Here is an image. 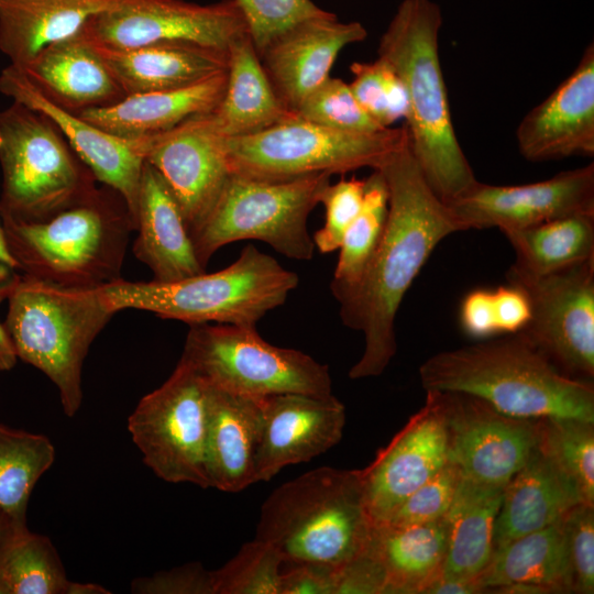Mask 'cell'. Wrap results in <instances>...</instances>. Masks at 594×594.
Wrapping results in <instances>:
<instances>
[{"label":"cell","mask_w":594,"mask_h":594,"mask_svg":"<svg viewBox=\"0 0 594 594\" xmlns=\"http://www.w3.org/2000/svg\"><path fill=\"white\" fill-rule=\"evenodd\" d=\"M377 170L388 191L387 218L369 267L356 288L341 299L340 318L364 336V350L351 380L381 375L396 354L395 321L410 285L436 246L464 231L428 185L408 143Z\"/></svg>","instance_id":"1"},{"label":"cell","mask_w":594,"mask_h":594,"mask_svg":"<svg viewBox=\"0 0 594 594\" xmlns=\"http://www.w3.org/2000/svg\"><path fill=\"white\" fill-rule=\"evenodd\" d=\"M443 18L432 0H403L380 38L377 57L404 82L409 148L446 204L477 182L454 131L439 55Z\"/></svg>","instance_id":"2"},{"label":"cell","mask_w":594,"mask_h":594,"mask_svg":"<svg viewBox=\"0 0 594 594\" xmlns=\"http://www.w3.org/2000/svg\"><path fill=\"white\" fill-rule=\"evenodd\" d=\"M425 391L462 393L517 418L594 422V388L561 372L522 334L441 351L419 367Z\"/></svg>","instance_id":"3"},{"label":"cell","mask_w":594,"mask_h":594,"mask_svg":"<svg viewBox=\"0 0 594 594\" xmlns=\"http://www.w3.org/2000/svg\"><path fill=\"white\" fill-rule=\"evenodd\" d=\"M22 275L67 287L98 288L122 278L135 222L122 197L106 186L42 221L1 218Z\"/></svg>","instance_id":"4"},{"label":"cell","mask_w":594,"mask_h":594,"mask_svg":"<svg viewBox=\"0 0 594 594\" xmlns=\"http://www.w3.org/2000/svg\"><path fill=\"white\" fill-rule=\"evenodd\" d=\"M372 527L360 470L321 466L270 494L255 538L284 563L338 568L365 551Z\"/></svg>","instance_id":"5"},{"label":"cell","mask_w":594,"mask_h":594,"mask_svg":"<svg viewBox=\"0 0 594 594\" xmlns=\"http://www.w3.org/2000/svg\"><path fill=\"white\" fill-rule=\"evenodd\" d=\"M4 329L15 355L43 372L74 417L82 393L88 351L116 311L102 287L78 288L22 275L8 296Z\"/></svg>","instance_id":"6"},{"label":"cell","mask_w":594,"mask_h":594,"mask_svg":"<svg viewBox=\"0 0 594 594\" xmlns=\"http://www.w3.org/2000/svg\"><path fill=\"white\" fill-rule=\"evenodd\" d=\"M298 283L296 273L256 246L246 245L231 265L213 273L173 282L121 278L102 286V292L116 312L144 310L189 326L256 327L267 312L285 304Z\"/></svg>","instance_id":"7"},{"label":"cell","mask_w":594,"mask_h":594,"mask_svg":"<svg viewBox=\"0 0 594 594\" xmlns=\"http://www.w3.org/2000/svg\"><path fill=\"white\" fill-rule=\"evenodd\" d=\"M0 218L42 221L91 196L96 178L44 114L0 110Z\"/></svg>","instance_id":"8"},{"label":"cell","mask_w":594,"mask_h":594,"mask_svg":"<svg viewBox=\"0 0 594 594\" xmlns=\"http://www.w3.org/2000/svg\"><path fill=\"white\" fill-rule=\"evenodd\" d=\"M408 143L406 127L372 133L330 129L296 114L263 131L228 138L226 158L233 175L268 182L359 168L378 169Z\"/></svg>","instance_id":"9"},{"label":"cell","mask_w":594,"mask_h":594,"mask_svg":"<svg viewBox=\"0 0 594 594\" xmlns=\"http://www.w3.org/2000/svg\"><path fill=\"white\" fill-rule=\"evenodd\" d=\"M330 177L321 173L268 182L231 174L209 213L189 233L201 266L220 248L249 239L286 257L311 260L316 246L307 221Z\"/></svg>","instance_id":"10"},{"label":"cell","mask_w":594,"mask_h":594,"mask_svg":"<svg viewBox=\"0 0 594 594\" xmlns=\"http://www.w3.org/2000/svg\"><path fill=\"white\" fill-rule=\"evenodd\" d=\"M180 361L209 384L253 398L332 395L327 365L301 351L268 343L255 327L191 324Z\"/></svg>","instance_id":"11"},{"label":"cell","mask_w":594,"mask_h":594,"mask_svg":"<svg viewBox=\"0 0 594 594\" xmlns=\"http://www.w3.org/2000/svg\"><path fill=\"white\" fill-rule=\"evenodd\" d=\"M208 384L180 361L170 376L144 395L128 418L145 465L168 483L209 487L206 471Z\"/></svg>","instance_id":"12"},{"label":"cell","mask_w":594,"mask_h":594,"mask_svg":"<svg viewBox=\"0 0 594 594\" xmlns=\"http://www.w3.org/2000/svg\"><path fill=\"white\" fill-rule=\"evenodd\" d=\"M506 279L519 286L530 302V319L518 333L561 372L590 382L594 377V258L541 276L510 266Z\"/></svg>","instance_id":"13"},{"label":"cell","mask_w":594,"mask_h":594,"mask_svg":"<svg viewBox=\"0 0 594 594\" xmlns=\"http://www.w3.org/2000/svg\"><path fill=\"white\" fill-rule=\"evenodd\" d=\"M85 29L96 42L131 48L158 42H190L228 50L250 34L237 0L199 4L186 0H122L92 18Z\"/></svg>","instance_id":"14"},{"label":"cell","mask_w":594,"mask_h":594,"mask_svg":"<svg viewBox=\"0 0 594 594\" xmlns=\"http://www.w3.org/2000/svg\"><path fill=\"white\" fill-rule=\"evenodd\" d=\"M425 405L360 470L373 526L385 524L402 503L448 462L444 392L426 391Z\"/></svg>","instance_id":"15"},{"label":"cell","mask_w":594,"mask_h":594,"mask_svg":"<svg viewBox=\"0 0 594 594\" xmlns=\"http://www.w3.org/2000/svg\"><path fill=\"white\" fill-rule=\"evenodd\" d=\"M448 461L461 477L504 487L538 444V419L504 415L485 402L444 392Z\"/></svg>","instance_id":"16"},{"label":"cell","mask_w":594,"mask_h":594,"mask_svg":"<svg viewBox=\"0 0 594 594\" xmlns=\"http://www.w3.org/2000/svg\"><path fill=\"white\" fill-rule=\"evenodd\" d=\"M463 227L524 229L575 213H594V164L551 178L512 186L475 182L447 204Z\"/></svg>","instance_id":"17"},{"label":"cell","mask_w":594,"mask_h":594,"mask_svg":"<svg viewBox=\"0 0 594 594\" xmlns=\"http://www.w3.org/2000/svg\"><path fill=\"white\" fill-rule=\"evenodd\" d=\"M0 92L47 117L96 180L122 197L135 222L142 169L154 135L123 139L91 124L50 101L12 64L0 73Z\"/></svg>","instance_id":"18"},{"label":"cell","mask_w":594,"mask_h":594,"mask_svg":"<svg viewBox=\"0 0 594 594\" xmlns=\"http://www.w3.org/2000/svg\"><path fill=\"white\" fill-rule=\"evenodd\" d=\"M211 112L154 135L146 154V162L178 202L189 233L209 213L231 175L224 151L227 138Z\"/></svg>","instance_id":"19"},{"label":"cell","mask_w":594,"mask_h":594,"mask_svg":"<svg viewBox=\"0 0 594 594\" xmlns=\"http://www.w3.org/2000/svg\"><path fill=\"white\" fill-rule=\"evenodd\" d=\"M262 430L255 482L268 481L283 468L309 461L340 442L344 405L332 394L284 393L262 398Z\"/></svg>","instance_id":"20"},{"label":"cell","mask_w":594,"mask_h":594,"mask_svg":"<svg viewBox=\"0 0 594 594\" xmlns=\"http://www.w3.org/2000/svg\"><path fill=\"white\" fill-rule=\"evenodd\" d=\"M520 155L534 163L594 156V43L574 70L516 129Z\"/></svg>","instance_id":"21"},{"label":"cell","mask_w":594,"mask_h":594,"mask_svg":"<svg viewBox=\"0 0 594 594\" xmlns=\"http://www.w3.org/2000/svg\"><path fill=\"white\" fill-rule=\"evenodd\" d=\"M366 36L367 30L361 22H342L330 12L293 25L258 55L279 99L295 112L330 77L339 53Z\"/></svg>","instance_id":"22"},{"label":"cell","mask_w":594,"mask_h":594,"mask_svg":"<svg viewBox=\"0 0 594 594\" xmlns=\"http://www.w3.org/2000/svg\"><path fill=\"white\" fill-rule=\"evenodd\" d=\"M89 40L125 97L188 87L228 69V50L190 42L113 48Z\"/></svg>","instance_id":"23"},{"label":"cell","mask_w":594,"mask_h":594,"mask_svg":"<svg viewBox=\"0 0 594 594\" xmlns=\"http://www.w3.org/2000/svg\"><path fill=\"white\" fill-rule=\"evenodd\" d=\"M20 68L44 97L74 113L111 106L125 97L94 48L85 26L46 46Z\"/></svg>","instance_id":"24"},{"label":"cell","mask_w":594,"mask_h":594,"mask_svg":"<svg viewBox=\"0 0 594 594\" xmlns=\"http://www.w3.org/2000/svg\"><path fill=\"white\" fill-rule=\"evenodd\" d=\"M133 253L153 280L173 282L204 273L183 212L160 173L145 161L138 197Z\"/></svg>","instance_id":"25"},{"label":"cell","mask_w":594,"mask_h":594,"mask_svg":"<svg viewBox=\"0 0 594 594\" xmlns=\"http://www.w3.org/2000/svg\"><path fill=\"white\" fill-rule=\"evenodd\" d=\"M208 384L206 471L209 487L238 493L255 482L262 398Z\"/></svg>","instance_id":"26"},{"label":"cell","mask_w":594,"mask_h":594,"mask_svg":"<svg viewBox=\"0 0 594 594\" xmlns=\"http://www.w3.org/2000/svg\"><path fill=\"white\" fill-rule=\"evenodd\" d=\"M580 503L575 484L536 447L504 486L494 524L493 551L554 524Z\"/></svg>","instance_id":"27"},{"label":"cell","mask_w":594,"mask_h":594,"mask_svg":"<svg viewBox=\"0 0 594 594\" xmlns=\"http://www.w3.org/2000/svg\"><path fill=\"white\" fill-rule=\"evenodd\" d=\"M226 85L227 72L188 87L131 95L114 105L85 109L76 114L123 139L152 136L191 117L213 111L223 97Z\"/></svg>","instance_id":"28"},{"label":"cell","mask_w":594,"mask_h":594,"mask_svg":"<svg viewBox=\"0 0 594 594\" xmlns=\"http://www.w3.org/2000/svg\"><path fill=\"white\" fill-rule=\"evenodd\" d=\"M122 0H0V51L24 66Z\"/></svg>","instance_id":"29"},{"label":"cell","mask_w":594,"mask_h":594,"mask_svg":"<svg viewBox=\"0 0 594 594\" xmlns=\"http://www.w3.org/2000/svg\"><path fill=\"white\" fill-rule=\"evenodd\" d=\"M228 54L226 90L211 112L227 139L263 131L296 114L276 94L250 34L233 41Z\"/></svg>","instance_id":"30"},{"label":"cell","mask_w":594,"mask_h":594,"mask_svg":"<svg viewBox=\"0 0 594 594\" xmlns=\"http://www.w3.org/2000/svg\"><path fill=\"white\" fill-rule=\"evenodd\" d=\"M382 566L388 594H417L441 572L447 552L444 518L372 527L365 549Z\"/></svg>","instance_id":"31"},{"label":"cell","mask_w":594,"mask_h":594,"mask_svg":"<svg viewBox=\"0 0 594 594\" xmlns=\"http://www.w3.org/2000/svg\"><path fill=\"white\" fill-rule=\"evenodd\" d=\"M473 582L482 592L509 584H535L550 593L573 592L561 519L494 550Z\"/></svg>","instance_id":"32"},{"label":"cell","mask_w":594,"mask_h":594,"mask_svg":"<svg viewBox=\"0 0 594 594\" xmlns=\"http://www.w3.org/2000/svg\"><path fill=\"white\" fill-rule=\"evenodd\" d=\"M503 490L461 477L443 516L447 552L440 576L473 581L488 563Z\"/></svg>","instance_id":"33"},{"label":"cell","mask_w":594,"mask_h":594,"mask_svg":"<svg viewBox=\"0 0 594 594\" xmlns=\"http://www.w3.org/2000/svg\"><path fill=\"white\" fill-rule=\"evenodd\" d=\"M503 234L521 273L541 276L594 258V213H575Z\"/></svg>","instance_id":"34"},{"label":"cell","mask_w":594,"mask_h":594,"mask_svg":"<svg viewBox=\"0 0 594 594\" xmlns=\"http://www.w3.org/2000/svg\"><path fill=\"white\" fill-rule=\"evenodd\" d=\"M55 455L46 436L0 424V509L18 525L26 526L32 491Z\"/></svg>","instance_id":"35"},{"label":"cell","mask_w":594,"mask_h":594,"mask_svg":"<svg viewBox=\"0 0 594 594\" xmlns=\"http://www.w3.org/2000/svg\"><path fill=\"white\" fill-rule=\"evenodd\" d=\"M59 554L51 539L19 530L0 557V594H70Z\"/></svg>","instance_id":"36"},{"label":"cell","mask_w":594,"mask_h":594,"mask_svg":"<svg viewBox=\"0 0 594 594\" xmlns=\"http://www.w3.org/2000/svg\"><path fill=\"white\" fill-rule=\"evenodd\" d=\"M388 191L382 173L374 169L365 179L362 209L344 233L330 289L340 301L362 280L384 231Z\"/></svg>","instance_id":"37"},{"label":"cell","mask_w":594,"mask_h":594,"mask_svg":"<svg viewBox=\"0 0 594 594\" xmlns=\"http://www.w3.org/2000/svg\"><path fill=\"white\" fill-rule=\"evenodd\" d=\"M538 449L594 506V422L575 418L538 419Z\"/></svg>","instance_id":"38"},{"label":"cell","mask_w":594,"mask_h":594,"mask_svg":"<svg viewBox=\"0 0 594 594\" xmlns=\"http://www.w3.org/2000/svg\"><path fill=\"white\" fill-rule=\"evenodd\" d=\"M284 563L278 552L256 538L218 570L211 571L215 594H280Z\"/></svg>","instance_id":"39"},{"label":"cell","mask_w":594,"mask_h":594,"mask_svg":"<svg viewBox=\"0 0 594 594\" xmlns=\"http://www.w3.org/2000/svg\"><path fill=\"white\" fill-rule=\"evenodd\" d=\"M353 80L350 89L363 110L381 127L388 128L408 112V98L403 80L383 59L355 62L350 66Z\"/></svg>","instance_id":"40"},{"label":"cell","mask_w":594,"mask_h":594,"mask_svg":"<svg viewBox=\"0 0 594 594\" xmlns=\"http://www.w3.org/2000/svg\"><path fill=\"white\" fill-rule=\"evenodd\" d=\"M307 121L353 133H372L385 128L371 118L356 101L348 82L327 78L295 111Z\"/></svg>","instance_id":"41"},{"label":"cell","mask_w":594,"mask_h":594,"mask_svg":"<svg viewBox=\"0 0 594 594\" xmlns=\"http://www.w3.org/2000/svg\"><path fill=\"white\" fill-rule=\"evenodd\" d=\"M246 19L257 51L293 25L330 13L311 0H237Z\"/></svg>","instance_id":"42"},{"label":"cell","mask_w":594,"mask_h":594,"mask_svg":"<svg viewBox=\"0 0 594 594\" xmlns=\"http://www.w3.org/2000/svg\"><path fill=\"white\" fill-rule=\"evenodd\" d=\"M365 195V179L352 177L328 184L319 199L326 211L323 226L312 235L316 249L323 254L339 250L345 231L360 213Z\"/></svg>","instance_id":"43"},{"label":"cell","mask_w":594,"mask_h":594,"mask_svg":"<svg viewBox=\"0 0 594 594\" xmlns=\"http://www.w3.org/2000/svg\"><path fill=\"white\" fill-rule=\"evenodd\" d=\"M460 480L459 469L448 461L410 494L385 524L405 526L442 518L451 506Z\"/></svg>","instance_id":"44"},{"label":"cell","mask_w":594,"mask_h":594,"mask_svg":"<svg viewBox=\"0 0 594 594\" xmlns=\"http://www.w3.org/2000/svg\"><path fill=\"white\" fill-rule=\"evenodd\" d=\"M573 592H594V506L580 503L562 518Z\"/></svg>","instance_id":"45"},{"label":"cell","mask_w":594,"mask_h":594,"mask_svg":"<svg viewBox=\"0 0 594 594\" xmlns=\"http://www.w3.org/2000/svg\"><path fill=\"white\" fill-rule=\"evenodd\" d=\"M136 594H215L211 571L200 563H187L151 576L138 578L131 583Z\"/></svg>","instance_id":"46"},{"label":"cell","mask_w":594,"mask_h":594,"mask_svg":"<svg viewBox=\"0 0 594 594\" xmlns=\"http://www.w3.org/2000/svg\"><path fill=\"white\" fill-rule=\"evenodd\" d=\"M385 590L384 571L366 551L334 568V594H384Z\"/></svg>","instance_id":"47"},{"label":"cell","mask_w":594,"mask_h":594,"mask_svg":"<svg viewBox=\"0 0 594 594\" xmlns=\"http://www.w3.org/2000/svg\"><path fill=\"white\" fill-rule=\"evenodd\" d=\"M459 321L464 333L474 339H491L499 334L491 288H475L461 301Z\"/></svg>","instance_id":"48"},{"label":"cell","mask_w":594,"mask_h":594,"mask_svg":"<svg viewBox=\"0 0 594 594\" xmlns=\"http://www.w3.org/2000/svg\"><path fill=\"white\" fill-rule=\"evenodd\" d=\"M494 307L499 334L520 332L530 319V302L517 285L507 283L493 289Z\"/></svg>","instance_id":"49"},{"label":"cell","mask_w":594,"mask_h":594,"mask_svg":"<svg viewBox=\"0 0 594 594\" xmlns=\"http://www.w3.org/2000/svg\"><path fill=\"white\" fill-rule=\"evenodd\" d=\"M280 594H334V568L293 564L282 572Z\"/></svg>","instance_id":"50"},{"label":"cell","mask_w":594,"mask_h":594,"mask_svg":"<svg viewBox=\"0 0 594 594\" xmlns=\"http://www.w3.org/2000/svg\"><path fill=\"white\" fill-rule=\"evenodd\" d=\"M22 273L13 258L0 221V304L8 298Z\"/></svg>","instance_id":"51"},{"label":"cell","mask_w":594,"mask_h":594,"mask_svg":"<svg viewBox=\"0 0 594 594\" xmlns=\"http://www.w3.org/2000/svg\"><path fill=\"white\" fill-rule=\"evenodd\" d=\"M482 591L472 580L443 578L438 575L422 594H474Z\"/></svg>","instance_id":"52"},{"label":"cell","mask_w":594,"mask_h":594,"mask_svg":"<svg viewBox=\"0 0 594 594\" xmlns=\"http://www.w3.org/2000/svg\"><path fill=\"white\" fill-rule=\"evenodd\" d=\"M16 361L18 358L12 343L3 324L0 323V372L12 370Z\"/></svg>","instance_id":"53"},{"label":"cell","mask_w":594,"mask_h":594,"mask_svg":"<svg viewBox=\"0 0 594 594\" xmlns=\"http://www.w3.org/2000/svg\"><path fill=\"white\" fill-rule=\"evenodd\" d=\"M26 526L18 525L7 513L0 509V557L12 537Z\"/></svg>","instance_id":"54"}]
</instances>
